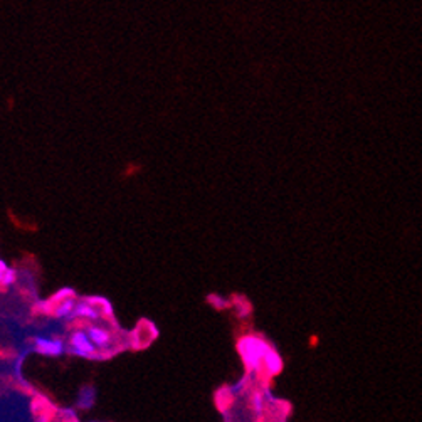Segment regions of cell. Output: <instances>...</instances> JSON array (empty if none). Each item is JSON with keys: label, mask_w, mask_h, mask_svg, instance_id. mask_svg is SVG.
<instances>
[{"label": "cell", "mask_w": 422, "mask_h": 422, "mask_svg": "<svg viewBox=\"0 0 422 422\" xmlns=\"http://www.w3.org/2000/svg\"><path fill=\"white\" fill-rule=\"evenodd\" d=\"M73 320H85V321H99L103 320V314L98 310V306L90 300V298H85V300L78 301L76 308H74L73 313Z\"/></svg>", "instance_id": "cell-5"}, {"label": "cell", "mask_w": 422, "mask_h": 422, "mask_svg": "<svg viewBox=\"0 0 422 422\" xmlns=\"http://www.w3.org/2000/svg\"><path fill=\"white\" fill-rule=\"evenodd\" d=\"M53 314L59 320H73L74 308H76L78 301L74 300V296L61 298V300H53Z\"/></svg>", "instance_id": "cell-6"}, {"label": "cell", "mask_w": 422, "mask_h": 422, "mask_svg": "<svg viewBox=\"0 0 422 422\" xmlns=\"http://www.w3.org/2000/svg\"><path fill=\"white\" fill-rule=\"evenodd\" d=\"M15 282V273L12 269L7 268L6 271L2 273V280H0V285L3 286H12Z\"/></svg>", "instance_id": "cell-8"}, {"label": "cell", "mask_w": 422, "mask_h": 422, "mask_svg": "<svg viewBox=\"0 0 422 422\" xmlns=\"http://www.w3.org/2000/svg\"><path fill=\"white\" fill-rule=\"evenodd\" d=\"M67 353L79 358H96L98 348L93 344L86 328H76L67 338Z\"/></svg>", "instance_id": "cell-2"}, {"label": "cell", "mask_w": 422, "mask_h": 422, "mask_svg": "<svg viewBox=\"0 0 422 422\" xmlns=\"http://www.w3.org/2000/svg\"><path fill=\"white\" fill-rule=\"evenodd\" d=\"M269 350V346L256 337H246L239 341V352L251 372H261Z\"/></svg>", "instance_id": "cell-1"}, {"label": "cell", "mask_w": 422, "mask_h": 422, "mask_svg": "<svg viewBox=\"0 0 422 422\" xmlns=\"http://www.w3.org/2000/svg\"><path fill=\"white\" fill-rule=\"evenodd\" d=\"M86 332L98 348L96 358H106L113 355V335H111L110 330L99 325H87Z\"/></svg>", "instance_id": "cell-3"}, {"label": "cell", "mask_w": 422, "mask_h": 422, "mask_svg": "<svg viewBox=\"0 0 422 422\" xmlns=\"http://www.w3.org/2000/svg\"><path fill=\"white\" fill-rule=\"evenodd\" d=\"M34 350L46 357H61L62 353L67 352V344L65 340H61V338L35 337Z\"/></svg>", "instance_id": "cell-4"}, {"label": "cell", "mask_w": 422, "mask_h": 422, "mask_svg": "<svg viewBox=\"0 0 422 422\" xmlns=\"http://www.w3.org/2000/svg\"><path fill=\"white\" fill-rule=\"evenodd\" d=\"M94 402H96V390H94V387H91V385L83 387L81 392H79V396H78L79 407L90 411V409L94 405Z\"/></svg>", "instance_id": "cell-7"}]
</instances>
